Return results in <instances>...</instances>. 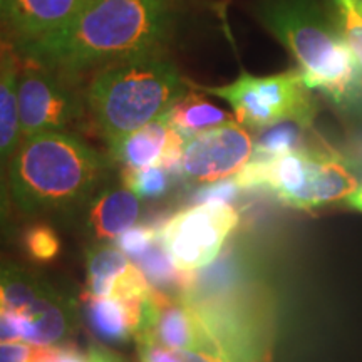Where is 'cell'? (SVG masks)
I'll return each mask as SVG.
<instances>
[{"label": "cell", "instance_id": "16", "mask_svg": "<svg viewBox=\"0 0 362 362\" xmlns=\"http://www.w3.org/2000/svg\"><path fill=\"white\" fill-rule=\"evenodd\" d=\"M165 117L183 139L233 121L232 115L194 93H187L178 99Z\"/></svg>", "mask_w": 362, "mask_h": 362}, {"label": "cell", "instance_id": "3", "mask_svg": "<svg viewBox=\"0 0 362 362\" xmlns=\"http://www.w3.org/2000/svg\"><path fill=\"white\" fill-rule=\"evenodd\" d=\"M257 16L296 57L310 89L342 106L361 96L362 69L341 27L317 0H260Z\"/></svg>", "mask_w": 362, "mask_h": 362}, {"label": "cell", "instance_id": "12", "mask_svg": "<svg viewBox=\"0 0 362 362\" xmlns=\"http://www.w3.org/2000/svg\"><path fill=\"white\" fill-rule=\"evenodd\" d=\"M148 298L86 293L84 314L90 332L106 344H124L136 339L143 327Z\"/></svg>", "mask_w": 362, "mask_h": 362}, {"label": "cell", "instance_id": "10", "mask_svg": "<svg viewBox=\"0 0 362 362\" xmlns=\"http://www.w3.org/2000/svg\"><path fill=\"white\" fill-rule=\"evenodd\" d=\"M255 153L250 131L237 119L183 139L178 175L189 183L211 185L237 176Z\"/></svg>", "mask_w": 362, "mask_h": 362}, {"label": "cell", "instance_id": "26", "mask_svg": "<svg viewBox=\"0 0 362 362\" xmlns=\"http://www.w3.org/2000/svg\"><path fill=\"white\" fill-rule=\"evenodd\" d=\"M57 362H90L89 352H79L72 346H62V352Z\"/></svg>", "mask_w": 362, "mask_h": 362}, {"label": "cell", "instance_id": "7", "mask_svg": "<svg viewBox=\"0 0 362 362\" xmlns=\"http://www.w3.org/2000/svg\"><path fill=\"white\" fill-rule=\"evenodd\" d=\"M0 310L19 317L34 346H61L76 330L74 304L19 265L0 264Z\"/></svg>", "mask_w": 362, "mask_h": 362}, {"label": "cell", "instance_id": "17", "mask_svg": "<svg viewBox=\"0 0 362 362\" xmlns=\"http://www.w3.org/2000/svg\"><path fill=\"white\" fill-rule=\"evenodd\" d=\"M134 264L128 260V255L117 245H107L106 242H99L88 252V287L89 296L110 297L115 293V288L119 279Z\"/></svg>", "mask_w": 362, "mask_h": 362}, {"label": "cell", "instance_id": "5", "mask_svg": "<svg viewBox=\"0 0 362 362\" xmlns=\"http://www.w3.org/2000/svg\"><path fill=\"white\" fill-rule=\"evenodd\" d=\"M237 187H267L284 205L302 211L346 202L359 183L346 161L324 146H297L282 155L250 160Z\"/></svg>", "mask_w": 362, "mask_h": 362}, {"label": "cell", "instance_id": "29", "mask_svg": "<svg viewBox=\"0 0 362 362\" xmlns=\"http://www.w3.org/2000/svg\"><path fill=\"white\" fill-rule=\"evenodd\" d=\"M8 22V0H0V24Z\"/></svg>", "mask_w": 362, "mask_h": 362}, {"label": "cell", "instance_id": "18", "mask_svg": "<svg viewBox=\"0 0 362 362\" xmlns=\"http://www.w3.org/2000/svg\"><path fill=\"white\" fill-rule=\"evenodd\" d=\"M22 247L30 260L37 264H49L61 253V240L52 226L34 223L22 235Z\"/></svg>", "mask_w": 362, "mask_h": 362}, {"label": "cell", "instance_id": "15", "mask_svg": "<svg viewBox=\"0 0 362 362\" xmlns=\"http://www.w3.org/2000/svg\"><path fill=\"white\" fill-rule=\"evenodd\" d=\"M17 78L16 59L12 54H0V163L6 165L22 141Z\"/></svg>", "mask_w": 362, "mask_h": 362}, {"label": "cell", "instance_id": "19", "mask_svg": "<svg viewBox=\"0 0 362 362\" xmlns=\"http://www.w3.org/2000/svg\"><path fill=\"white\" fill-rule=\"evenodd\" d=\"M344 39L362 69V0H332Z\"/></svg>", "mask_w": 362, "mask_h": 362}, {"label": "cell", "instance_id": "22", "mask_svg": "<svg viewBox=\"0 0 362 362\" xmlns=\"http://www.w3.org/2000/svg\"><path fill=\"white\" fill-rule=\"evenodd\" d=\"M156 232L149 226H133L116 238V245L123 250L129 259H138L143 253L155 245Z\"/></svg>", "mask_w": 362, "mask_h": 362}, {"label": "cell", "instance_id": "28", "mask_svg": "<svg viewBox=\"0 0 362 362\" xmlns=\"http://www.w3.org/2000/svg\"><path fill=\"white\" fill-rule=\"evenodd\" d=\"M346 203L351 208H354V210L362 211V185H359V187H357L356 192L352 193L349 198H347Z\"/></svg>", "mask_w": 362, "mask_h": 362}, {"label": "cell", "instance_id": "6", "mask_svg": "<svg viewBox=\"0 0 362 362\" xmlns=\"http://www.w3.org/2000/svg\"><path fill=\"white\" fill-rule=\"evenodd\" d=\"M192 88L223 99L233 110L235 119L247 129H267L280 123H296L309 128L317 106L298 69L272 76H252L242 72L226 86Z\"/></svg>", "mask_w": 362, "mask_h": 362}, {"label": "cell", "instance_id": "20", "mask_svg": "<svg viewBox=\"0 0 362 362\" xmlns=\"http://www.w3.org/2000/svg\"><path fill=\"white\" fill-rule=\"evenodd\" d=\"M123 185L133 189L136 194L146 200H155L170 189V171L163 166H149V168L136 171H121Z\"/></svg>", "mask_w": 362, "mask_h": 362}, {"label": "cell", "instance_id": "25", "mask_svg": "<svg viewBox=\"0 0 362 362\" xmlns=\"http://www.w3.org/2000/svg\"><path fill=\"white\" fill-rule=\"evenodd\" d=\"M33 344L0 342V362H29Z\"/></svg>", "mask_w": 362, "mask_h": 362}, {"label": "cell", "instance_id": "11", "mask_svg": "<svg viewBox=\"0 0 362 362\" xmlns=\"http://www.w3.org/2000/svg\"><path fill=\"white\" fill-rule=\"evenodd\" d=\"M181 144L183 138L163 116L124 136L116 146L110 149V155L123 171L163 166L170 173L178 175Z\"/></svg>", "mask_w": 362, "mask_h": 362}, {"label": "cell", "instance_id": "9", "mask_svg": "<svg viewBox=\"0 0 362 362\" xmlns=\"http://www.w3.org/2000/svg\"><path fill=\"white\" fill-rule=\"evenodd\" d=\"M64 78L25 59L24 69H19L17 78L22 138L45 131H66L67 126L83 117V99Z\"/></svg>", "mask_w": 362, "mask_h": 362}, {"label": "cell", "instance_id": "23", "mask_svg": "<svg viewBox=\"0 0 362 362\" xmlns=\"http://www.w3.org/2000/svg\"><path fill=\"white\" fill-rule=\"evenodd\" d=\"M12 194L8 185V173L6 163H0V233L11 228L12 220Z\"/></svg>", "mask_w": 362, "mask_h": 362}, {"label": "cell", "instance_id": "24", "mask_svg": "<svg viewBox=\"0 0 362 362\" xmlns=\"http://www.w3.org/2000/svg\"><path fill=\"white\" fill-rule=\"evenodd\" d=\"M178 362H257L228 352L211 351H175Z\"/></svg>", "mask_w": 362, "mask_h": 362}, {"label": "cell", "instance_id": "4", "mask_svg": "<svg viewBox=\"0 0 362 362\" xmlns=\"http://www.w3.org/2000/svg\"><path fill=\"white\" fill-rule=\"evenodd\" d=\"M192 83L160 52L101 66L90 79L88 104L107 148L160 119L188 93Z\"/></svg>", "mask_w": 362, "mask_h": 362}, {"label": "cell", "instance_id": "8", "mask_svg": "<svg viewBox=\"0 0 362 362\" xmlns=\"http://www.w3.org/2000/svg\"><path fill=\"white\" fill-rule=\"evenodd\" d=\"M238 220V211L228 202H203L166 221L161 230V245L176 269L192 274L218 257Z\"/></svg>", "mask_w": 362, "mask_h": 362}, {"label": "cell", "instance_id": "13", "mask_svg": "<svg viewBox=\"0 0 362 362\" xmlns=\"http://www.w3.org/2000/svg\"><path fill=\"white\" fill-rule=\"evenodd\" d=\"M141 200L126 185L104 188L94 194L86 220L90 237L96 242H111L138 225L143 210Z\"/></svg>", "mask_w": 362, "mask_h": 362}, {"label": "cell", "instance_id": "14", "mask_svg": "<svg viewBox=\"0 0 362 362\" xmlns=\"http://www.w3.org/2000/svg\"><path fill=\"white\" fill-rule=\"evenodd\" d=\"M88 0H8V22L21 42L64 29Z\"/></svg>", "mask_w": 362, "mask_h": 362}, {"label": "cell", "instance_id": "2", "mask_svg": "<svg viewBox=\"0 0 362 362\" xmlns=\"http://www.w3.org/2000/svg\"><path fill=\"white\" fill-rule=\"evenodd\" d=\"M107 165L106 156L67 131L22 138L7 166L13 205L29 216L74 210L94 197Z\"/></svg>", "mask_w": 362, "mask_h": 362}, {"label": "cell", "instance_id": "27", "mask_svg": "<svg viewBox=\"0 0 362 362\" xmlns=\"http://www.w3.org/2000/svg\"><path fill=\"white\" fill-rule=\"evenodd\" d=\"M90 362H123L119 357L112 354V352L103 349V347H93L89 351Z\"/></svg>", "mask_w": 362, "mask_h": 362}, {"label": "cell", "instance_id": "21", "mask_svg": "<svg viewBox=\"0 0 362 362\" xmlns=\"http://www.w3.org/2000/svg\"><path fill=\"white\" fill-rule=\"evenodd\" d=\"M298 128H302V126L288 121V123H280L264 129L267 133L262 134L259 143H255V153L253 155L259 158H270L297 148L298 136H300Z\"/></svg>", "mask_w": 362, "mask_h": 362}, {"label": "cell", "instance_id": "1", "mask_svg": "<svg viewBox=\"0 0 362 362\" xmlns=\"http://www.w3.org/2000/svg\"><path fill=\"white\" fill-rule=\"evenodd\" d=\"M171 0H88L64 29L21 42L27 61L62 76L163 51L175 29Z\"/></svg>", "mask_w": 362, "mask_h": 362}]
</instances>
